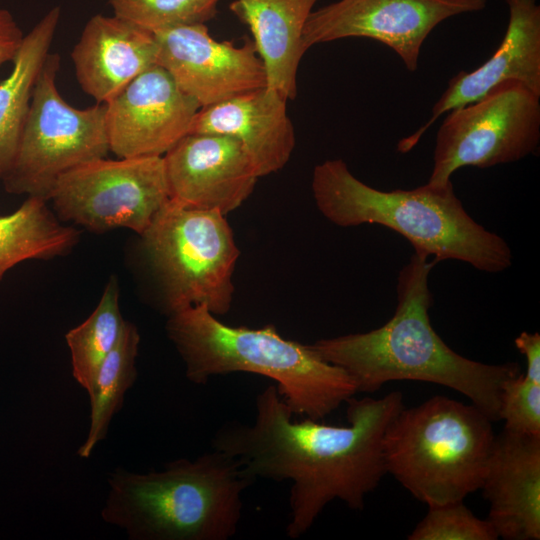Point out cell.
Listing matches in <instances>:
<instances>
[{"mask_svg": "<svg viewBox=\"0 0 540 540\" xmlns=\"http://www.w3.org/2000/svg\"><path fill=\"white\" fill-rule=\"evenodd\" d=\"M346 404L347 426L295 421L276 385H269L256 396L251 424H224L212 438L213 449L236 458L256 480L291 482L290 539L304 535L334 499L362 510L387 473L383 438L404 407L402 393L351 397Z\"/></svg>", "mask_w": 540, "mask_h": 540, "instance_id": "1", "label": "cell"}, {"mask_svg": "<svg viewBox=\"0 0 540 540\" xmlns=\"http://www.w3.org/2000/svg\"><path fill=\"white\" fill-rule=\"evenodd\" d=\"M397 278V306L382 326L364 333L320 339L311 348L343 368L356 391L372 393L395 380L442 385L466 396L492 421L499 420L506 381L521 373L515 362L486 364L451 349L430 322L433 304L428 280L438 263L414 249Z\"/></svg>", "mask_w": 540, "mask_h": 540, "instance_id": "2", "label": "cell"}, {"mask_svg": "<svg viewBox=\"0 0 540 540\" xmlns=\"http://www.w3.org/2000/svg\"><path fill=\"white\" fill-rule=\"evenodd\" d=\"M255 481L217 449L158 471L117 468L108 477L101 517L130 540H227L237 532L242 495Z\"/></svg>", "mask_w": 540, "mask_h": 540, "instance_id": "3", "label": "cell"}, {"mask_svg": "<svg viewBox=\"0 0 540 540\" xmlns=\"http://www.w3.org/2000/svg\"><path fill=\"white\" fill-rule=\"evenodd\" d=\"M311 188L318 210L335 225H382L437 262L458 260L487 273L512 265L508 243L468 214L452 182L383 191L355 177L342 159H329L315 166Z\"/></svg>", "mask_w": 540, "mask_h": 540, "instance_id": "4", "label": "cell"}, {"mask_svg": "<svg viewBox=\"0 0 540 540\" xmlns=\"http://www.w3.org/2000/svg\"><path fill=\"white\" fill-rule=\"evenodd\" d=\"M166 333L195 385L234 372L258 374L276 383L294 415L313 420L357 393L343 368L322 359L309 344L283 338L273 325L229 326L197 305L169 315Z\"/></svg>", "mask_w": 540, "mask_h": 540, "instance_id": "5", "label": "cell"}, {"mask_svg": "<svg viewBox=\"0 0 540 540\" xmlns=\"http://www.w3.org/2000/svg\"><path fill=\"white\" fill-rule=\"evenodd\" d=\"M495 437L476 406L434 396L403 407L389 423L386 471L428 506L461 501L481 489Z\"/></svg>", "mask_w": 540, "mask_h": 540, "instance_id": "6", "label": "cell"}, {"mask_svg": "<svg viewBox=\"0 0 540 540\" xmlns=\"http://www.w3.org/2000/svg\"><path fill=\"white\" fill-rule=\"evenodd\" d=\"M140 237L168 316L197 305L215 316L230 310L240 252L225 215L170 199Z\"/></svg>", "mask_w": 540, "mask_h": 540, "instance_id": "7", "label": "cell"}, {"mask_svg": "<svg viewBox=\"0 0 540 540\" xmlns=\"http://www.w3.org/2000/svg\"><path fill=\"white\" fill-rule=\"evenodd\" d=\"M60 57L49 53L37 77L14 163L1 179L11 194L48 201L66 172L110 152L105 105L76 108L56 84Z\"/></svg>", "mask_w": 540, "mask_h": 540, "instance_id": "8", "label": "cell"}, {"mask_svg": "<svg viewBox=\"0 0 540 540\" xmlns=\"http://www.w3.org/2000/svg\"><path fill=\"white\" fill-rule=\"evenodd\" d=\"M540 144V96L504 82L475 102L447 112L436 135L427 183L445 186L462 167L489 168L535 154Z\"/></svg>", "mask_w": 540, "mask_h": 540, "instance_id": "9", "label": "cell"}, {"mask_svg": "<svg viewBox=\"0 0 540 540\" xmlns=\"http://www.w3.org/2000/svg\"><path fill=\"white\" fill-rule=\"evenodd\" d=\"M49 200L62 222L141 235L170 200L163 156L91 160L63 174Z\"/></svg>", "mask_w": 540, "mask_h": 540, "instance_id": "10", "label": "cell"}, {"mask_svg": "<svg viewBox=\"0 0 540 540\" xmlns=\"http://www.w3.org/2000/svg\"><path fill=\"white\" fill-rule=\"evenodd\" d=\"M486 4L487 0H338L310 13L302 44L307 51L339 39L369 38L393 50L414 72L425 40L440 23L479 12Z\"/></svg>", "mask_w": 540, "mask_h": 540, "instance_id": "11", "label": "cell"}, {"mask_svg": "<svg viewBox=\"0 0 540 540\" xmlns=\"http://www.w3.org/2000/svg\"><path fill=\"white\" fill-rule=\"evenodd\" d=\"M154 35L156 64L201 108L267 85L264 65L248 37L241 46L217 41L206 24L170 27Z\"/></svg>", "mask_w": 540, "mask_h": 540, "instance_id": "12", "label": "cell"}, {"mask_svg": "<svg viewBox=\"0 0 540 540\" xmlns=\"http://www.w3.org/2000/svg\"><path fill=\"white\" fill-rule=\"evenodd\" d=\"M104 105L110 152L118 158L164 156L190 133L201 108L157 64Z\"/></svg>", "mask_w": 540, "mask_h": 540, "instance_id": "13", "label": "cell"}, {"mask_svg": "<svg viewBox=\"0 0 540 540\" xmlns=\"http://www.w3.org/2000/svg\"><path fill=\"white\" fill-rule=\"evenodd\" d=\"M163 160L170 199L223 215L241 206L259 178L243 146L224 135L189 133Z\"/></svg>", "mask_w": 540, "mask_h": 540, "instance_id": "14", "label": "cell"}, {"mask_svg": "<svg viewBox=\"0 0 540 540\" xmlns=\"http://www.w3.org/2000/svg\"><path fill=\"white\" fill-rule=\"evenodd\" d=\"M508 24L493 55L471 72L453 76L432 107L430 118L410 136L398 142L397 150L410 151L443 114L477 101L496 86L514 81L540 96V5L537 0H505Z\"/></svg>", "mask_w": 540, "mask_h": 540, "instance_id": "15", "label": "cell"}, {"mask_svg": "<svg viewBox=\"0 0 540 540\" xmlns=\"http://www.w3.org/2000/svg\"><path fill=\"white\" fill-rule=\"evenodd\" d=\"M498 538L540 539V436L496 435L481 486Z\"/></svg>", "mask_w": 540, "mask_h": 540, "instance_id": "16", "label": "cell"}, {"mask_svg": "<svg viewBox=\"0 0 540 540\" xmlns=\"http://www.w3.org/2000/svg\"><path fill=\"white\" fill-rule=\"evenodd\" d=\"M190 133H209L238 141L259 177L282 169L295 147L287 100L267 86L200 108Z\"/></svg>", "mask_w": 540, "mask_h": 540, "instance_id": "17", "label": "cell"}, {"mask_svg": "<svg viewBox=\"0 0 540 540\" xmlns=\"http://www.w3.org/2000/svg\"><path fill=\"white\" fill-rule=\"evenodd\" d=\"M71 59L84 93L106 104L156 64L157 42L148 29L116 15L97 14L84 26Z\"/></svg>", "mask_w": 540, "mask_h": 540, "instance_id": "18", "label": "cell"}, {"mask_svg": "<svg viewBox=\"0 0 540 540\" xmlns=\"http://www.w3.org/2000/svg\"><path fill=\"white\" fill-rule=\"evenodd\" d=\"M318 0H233L229 9L248 26L266 72L267 87L284 99L297 94V70L305 54L302 34Z\"/></svg>", "mask_w": 540, "mask_h": 540, "instance_id": "19", "label": "cell"}, {"mask_svg": "<svg viewBox=\"0 0 540 540\" xmlns=\"http://www.w3.org/2000/svg\"><path fill=\"white\" fill-rule=\"evenodd\" d=\"M60 15V7H53L24 35L11 72L0 82V179L14 163L33 89L50 53Z\"/></svg>", "mask_w": 540, "mask_h": 540, "instance_id": "20", "label": "cell"}, {"mask_svg": "<svg viewBox=\"0 0 540 540\" xmlns=\"http://www.w3.org/2000/svg\"><path fill=\"white\" fill-rule=\"evenodd\" d=\"M80 233L63 223L41 197L28 198L12 213L0 216V281L26 260H48L68 254Z\"/></svg>", "mask_w": 540, "mask_h": 540, "instance_id": "21", "label": "cell"}, {"mask_svg": "<svg viewBox=\"0 0 540 540\" xmlns=\"http://www.w3.org/2000/svg\"><path fill=\"white\" fill-rule=\"evenodd\" d=\"M140 344L137 327L126 321L117 345L106 356L96 374L90 398V424L79 447L80 458H88L107 436L114 415L121 409L126 392L137 379L136 358Z\"/></svg>", "mask_w": 540, "mask_h": 540, "instance_id": "22", "label": "cell"}, {"mask_svg": "<svg viewBox=\"0 0 540 540\" xmlns=\"http://www.w3.org/2000/svg\"><path fill=\"white\" fill-rule=\"evenodd\" d=\"M125 324L119 306L118 279L112 276L94 311L65 335L72 375L87 393L92 389L102 362L117 345Z\"/></svg>", "mask_w": 540, "mask_h": 540, "instance_id": "23", "label": "cell"}, {"mask_svg": "<svg viewBox=\"0 0 540 540\" xmlns=\"http://www.w3.org/2000/svg\"><path fill=\"white\" fill-rule=\"evenodd\" d=\"M114 15L152 32L206 24L217 14L219 0H108Z\"/></svg>", "mask_w": 540, "mask_h": 540, "instance_id": "24", "label": "cell"}, {"mask_svg": "<svg viewBox=\"0 0 540 540\" xmlns=\"http://www.w3.org/2000/svg\"><path fill=\"white\" fill-rule=\"evenodd\" d=\"M464 500L428 506L409 540H495L498 536L487 519H480Z\"/></svg>", "mask_w": 540, "mask_h": 540, "instance_id": "25", "label": "cell"}, {"mask_svg": "<svg viewBox=\"0 0 540 540\" xmlns=\"http://www.w3.org/2000/svg\"><path fill=\"white\" fill-rule=\"evenodd\" d=\"M510 432L540 436V379L525 373L506 381L501 389L499 420Z\"/></svg>", "mask_w": 540, "mask_h": 540, "instance_id": "26", "label": "cell"}, {"mask_svg": "<svg viewBox=\"0 0 540 540\" xmlns=\"http://www.w3.org/2000/svg\"><path fill=\"white\" fill-rule=\"evenodd\" d=\"M24 38V33L13 15L0 8V66L12 62Z\"/></svg>", "mask_w": 540, "mask_h": 540, "instance_id": "27", "label": "cell"}, {"mask_svg": "<svg viewBox=\"0 0 540 540\" xmlns=\"http://www.w3.org/2000/svg\"><path fill=\"white\" fill-rule=\"evenodd\" d=\"M515 346L526 359L525 374L540 378V335L538 332H521L515 338Z\"/></svg>", "mask_w": 540, "mask_h": 540, "instance_id": "28", "label": "cell"}]
</instances>
